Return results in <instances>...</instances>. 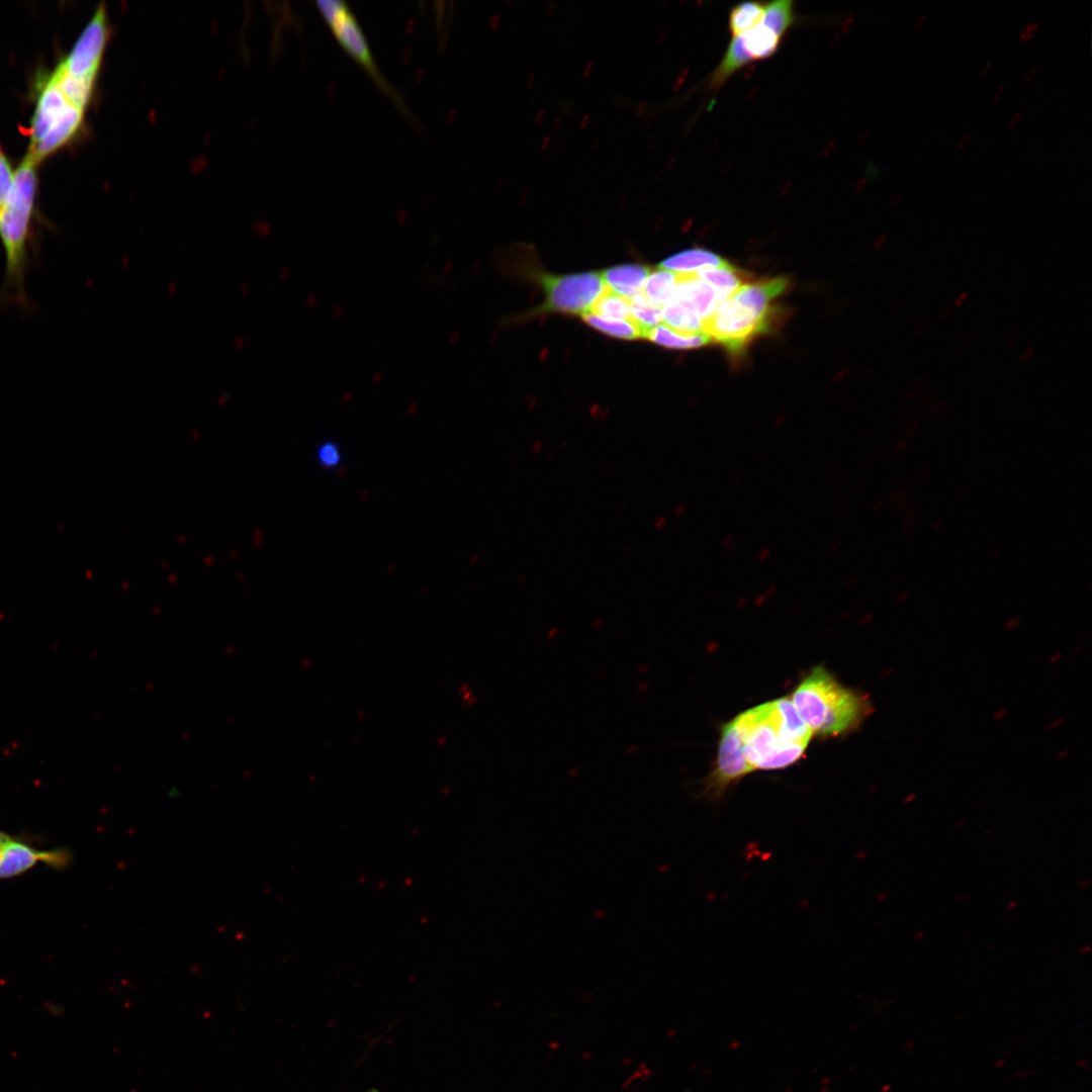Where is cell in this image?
<instances>
[{
	"mask_svg": "<svg viewBox=\"0 0 1092 1092\" xmlns=\"http://www.w3.org/2000/svg\"><path fill=\"white\" fill-rule=\"evenodd\" d=\"M27 154L19 164L8 199L0 211V242L4 253V276L0 301L22 309L30 306L26 277L36 251L32 233L36 165Z\"/></svg>",
	"mask_w": 1092,
	"mask_h": 1092,
	"instance_id": "6da1fadb",
	"label": "cell"
},
{
	"mask_svg": "<svg viewBox=\"0 0 1092 1092\" xmlns=\"http://www.w3.org/2000/svg\"><path fill=\"white\" fill-rule=\"evenodd\" d=\"M733 721L753 770L790 766L804 754L813 735L786 697L746 710Z\"/></svg>",
	"mask_w": 1092,
	"mask_h": 1092,
	"instance_id": "7a4b0ae2",
	"label": "cell"
},
{
	"mask_svg": "<svg viewBox=\"0 0 1092 1092\" xmlns=\"http://www.w3.org/2000/svg\"><path fill=\"white\" fill-rule=\"evenodd\" d=\"M784 276L764 278L746 283L703 323V333L738 354L756 337L768 332L776 316L774 300L788 287Z\"/></svg>",
	"mask_w": 1092,
	"mask_h": 1092,
	"instance_id": "3957f363",
	"label": "cell"
},
{
	"mask_svg": "<svg viewBox=\"0 0 1092 1092\" xmlns=\"http://www.w3.org/2000/svg\"><path fill=\"white\" fill-rule=\"evenodd\" d=\"M791 701L812 733L821 736L854 730L873 711L868 697L842 686L823 666L811 670Z\"/></svg>",
	"mask_w": 1092,
	"mask_h": 1092,
	"instance_id": "277c9868",
	"label": "cell"
},
{
	"mask_svg": "<svg viewBox=\"0 0 1092 1092\" xmlns=\"http://www.w3.org/2000/svg\"><path fill=\"white\" fill-rule=\"evenodd\" d=\"M316 6L342 49L397 109L410 116L403 98L379 69L368 39L349 4L343 0H320Z\"/></svg>",
	"mask_w": 1092,
	"mask_h": 1092,
	"instance_id": "5b68a950",
	"label": "cell"
},
{
	"mask_svg": "<svg viewBox=\"0 0 1092 1092\" xmlns=\"http://www.w3.org/2000/svg\"><path fill=\"white\" fill-rule=\"evenodd\" d=\"M539 283L545 300L540 311L584 314L606 289L601 273L597 271L564 275L543 274Z\"/></svg>",
	"mask_w": 1092,
	"mask_h": 1092,
	"instance_id": "8992f818",
	"label": "cell"
},
{
	"mask_svg": "<svg viewBox=\"0 0 1092 1092\" xmlns=\"http://www.w3.org/2000/svg\"><path fill=\"white\" fill-rule=\"evenodd\" d=\"M785 34V31L763 15L757 25L732 38L725 55L711 75L710 87L717 90L746 65L774 56Z\"/></svg>",
	"mask_w": 1092,
	"mask_h": 1092,
	"instance_id": "52a82bcc",
	"label": "cell"
},
{
	"mask_svg": "<svg viewBox=\"0 0 1092 1092\" xmlns=\"http://www.w3.org/2000/svg\"><path fill=\"white\" fill-rule=\"evenodd\" d=\"M105 7L101 5L82 31L67 58L61 63L64 70L78 78L95 80L107 40Z\"/></svg>",
	"mask_w": 1092,
	"mask_h": 1092,
	"instance_id": "ba28073f",
	"label": "cell"
},
{
	"mask_svg": "<svg viewBox=\"0 0 1092 1092\" xmlns=\"http://www.w3.org/2000/svg\"><path fill=\"white\" fill-rule=\"evenodd\" d=\"M753 771L743 754L741 740L733 720L721 730L716 767L709 778L707 794L719 798L725 790L742 777Z\"/></svg>",
	"mask_w": 1092,
	"mask_h": 1092,
	"instance_id": "9c48e42d",
	"label": "cell"
},
{
	"mask_svg": "<svg viewBox=\"0 0 1092 1092\" xmlns=\"http://www.w3.org/2000/svg\"><path fill=\"white\" fill-rule=\"evenodd\" d=\"M69 859L65 849L38 850L7 837L0 842V880L19 876L40 861L59 868L66 866Z\"/></svg>",
	"mask_w": 1092,
	"mask_h": 1092,
	"instance_id": "30bf717a",
	"label": "cell"
},
{
	"mask_svg": "<svg viewBox=\"0 0 1092 1092\" xmlns=\"http://www.w3.org/2000/svg\"><path fill=\"white\" fill-rule=\"evenodd\" d=\"M724 300L715 287L694 273H678V280L668 301L682 305L705 321Z\"/></svg>",
	"mask_w": 1092,
	"mask_h": 1092,
	"instance_id": "8fae6325",
	"label": "cell"
},
{
	"mask_svg": "<svg viewBox=\"0 0 1092 1092\" xmlns=\"http://www.w3.org/2000/svg\"><path fill=\"white\" fill-rule=\"evenodd\" d=\"M72 105L51 77L43 87L30 127V147L35 146Z\"/></svg>",
	"mask_w": 1092,
	"mask_h": 1092,
	"instance_id": "7c38bea8",
	"label": "cell"
},
{
	"mask_svg": "<svg viewBox=\"0 0 1092 1092\" xmlns=\"http://www.w3.org/2000/svg\"><path fill=\"white\" fill-rule=\"evenodd\" d=\"M83 118V110L70 105L62 117L50 128L44 136L33 147L29 154L37 163L67 143L78 130Z\"/></svg>",
	"mask_w": 1092,
	"mask_h": 1092,
	"instance_id": "4fadbf2b",
	"label": "cell"
},
{
	"mask_svg": "<svg viewBox=\"0 0 1092 1092\" xmlns=\"http://www.w3.org/2000/svg\"><path fill=\"white\" fill-rule=\"evenodd\" d=\"M651 268L642 264H622L601 272L606 287L613 292L631 299L642 291L643 284Z\"/></svg>",
	"mask_w": 1092,
	"mask_h": 1092,
	"instance_id": "5bb4252c",
	"label": "cell"
},
{
	"mask_svg": "<svg viewBox=\"0 0 1092 1092\" xmlns=\"http://www.w3.org/2000/svg\"><path fill=\"white\" fill-rule=\"evenodd\" d=\"M719 255L704 249H691L662 260L658 268L677 273H695L706 268L720 267L728 264Z\"/></svg>",
	"mask_w": 1092,
	"mask_h": 1092,
	"instance_id": "9a60e30c",
	"label": "cell"
},
{
	"mask_svg": "<svg viewBox=\"0 0 1092 1092\" xmlns=\"http://www.w3.org/2000/svg\"><path fill=\"white\" fill-rule=\"evenodd\" d=\"M694 274L715 287L725 299L748 283L747 281L750 278L749 274L732 266L730 263L720 267L702 269Z\"/></svg>",
	"mask_w": 1092,
	"mask_h": 1092,
	"instance_id": "2e32d148",
	"label": "cell"
},
{
	"mask_svg": "<svg viewBox=\"0 0 1092 1092\" xmlns=\"http://www.w3.org/2000/svg\"><path fill=\"white\" fill-rule=\"evenodd\" d=\"M644 339L670 349H695L712 343L705 333L684 334L660 324L644 334Z\"/></svg>",
	"mask_w": 1092,
	"mask_h": 1092,
	"instance_id": "e0dca14e",
	"label": "cell"
},
{
	"mask_svg": "<svg viewBox=\"0 0 1092 1092\" xmlns=\"http://www.w3.org/2000/svg\"><path fill=\"white\" fill-rule=\"evenodd\" d=\"M67 100L84 111L89 102L95 80L78 78L68 74L60 64L51 76Z\"/></svg>",
	"mask_w": 1092,
	"mask_h": 1092,
	"instance_id": "ac0fdd59",
	"label": "cell"
},
{
	"mask_svg": "<svg viewBox=\"0 0 1092 1092\" xmlns=\"http://www.w3.org/2000/svg\"><path fill=\"white\" fill-rule=\"evenodd\" d=\"M677 280V272L658 268L646 278L642 293L650 303L662 307L669 300Z\"/></svg>",
	"mask_w": 1092,
	"mask_h": 1092,
	"instance_id": "d6986e66",
	"label": "cell"
},
{
	"mask_svg": "<svg viewBox=\"0 0 1092 1092\" xmlns=\"http://www.w3.org/2000/svg\"><path fill=\"white\" fill-rule=\"evenodd\" d=\"M766 3L759 1L742 2L734 6L728 19V29L733 35L739 36L757 25L765 11Z\"/></svg>",
	"mask_w": 1092,
	"mask_h": 1092,
	"instance_id": "ffe728a7",
	"label": "cell"
},
{
	"mask_svg": "<svg viewBox=\"0 0 1092 1092\" xmlns=\"http://www.w3.org/2000/svg\"><path fill=\"white\" fill-rule=\"evenodd\" d=\"M581 318L592 328L614 338L635 340L643 338V331L633 320H612L603 317L592 312L581 315Z\"/></svg>",
	"mask_w": 1092,
	"mask_h": 1092,
	"instance_id": "44dd1931",
	"label": "cell"
},
{
	"mask_svg": "<svg viewBox=\"0 0 1092 1092\" xmlns=\"http://www.w3.org/2000/svg\"><path fill=\"white\" fill-rule=\"evenodd\" d=\"M662 322L668 328L684 334L703 332L704 321L682 305L668 301L661 307Z\"/></svg>",
	"mask_w": 1092,
	"mask_h": 1092,
	"instance_id": "7402d4cb",
	"label": "cell"
},
{
	"mask_svg": "<svg viewBox=\"0 0 1092 1092\" xmlns=\"http://www.w3.org/2000/svg\"><path fill=\"white\" fill-rule=\"evenodd\" d=\"M588 312L612 320H630L631 304L629 299L606 287Z\"/></svg>",
	"mask_w": 1092,
	"mask_h": 1092,
	"instance_id": "603a6c76",
	"label": "cell"
},
{
	"mask_svg": "<svg viewBox=\"0 0 1092 1092\" xmlns=\"http://www.w3.org/2000/svg\"><path fill=\"white\" fill-rule=\"evenodd\" d=\"M630 304L631 320L643 331V337L662 322L661 307L650 303L642 291L630 299Z\"/></svg>",
	"mask_w": 1092,
	"mask_h": 1092,
	"instance_id": "cb8c5ba5",
	"label": "cell"
},
{
	"mask_svg": "<svg viewBox=\"0 0 1092 1092\" xmlns=\"http://www.w3.org/2000/svg\"><path fill=\"white\" fill-rule=\"evenodd\" d=\"M14 174L10 164L0 150V211L3 209L13 184Z\"/></svg>",
	"mask_w": 1092,
	"mask_h": 1092,
	"instance_id": "d4e9b609",
	"label": "cell"
},
{
	"mask_svg": "<svg viewBox=\"0 0 1092 1092\" xmlns=\"http://www.w3.org/2000/svg\"><path fill=\"white\" fill-rule=\"evenodd\" d=\"M1038 27H1039V22L1032 21V22L1027 23L1025 26H1023L1020 29V31L1018 33V39L1021 40V41L1029 40L1030 38L1033 37V35L1037 31Z\"/></svg>",
	"mask_w": 1092,
	"mask_h": 1092,
	"instance_id": "484cf974",
	"label": "cell"
},
{
	"mask_svg": "<svg viewBox=\"0 0 1092 1092\" xmlns=\"http://www.w3.org/2000/svg\"><path fill=\"white\" fill-rule=\"evenodd\" d=\"M1022 114H1023L1022 109L1017 110L1015 113H1013L1011 115V117L1007 121V126L1008 127H1014L1019 122V120L1021 119Z\"/></svg>",
	"mask_w": 1092,
	"mask_h": 1092,
	"instance_id": "4316f807",
	"label": "cell"
},
{
	"mask_svg": "<svg viewBox=\"0 0 1092 1092\" xmlns=\"http://www.w3.org/2000/svg\"><path fill=\"white\" fill-rule=\"evenodd\" d=\"M1037 71H1038L1037 65H1034V66L1030 67L1026 71V73L1024 74L1023 81L1024 82H1030L1034 78V76L1036 75Z\"/></svg>",
	"mask_w": 1092,
	"mask_h": 1092,
	"instance_id": "83f0119b",
	"label": "cell"
},
{
	"mask_svg": "<svg viewBox=\"0 0 1092 1092\" xmlns=\"http://www.w3.org/2000/svg\"><path fill=\"white\" fill-rule=\"evenodd\" d=\"M971 136H972V134L970 132H966L965 134H963L961 136V139L959 140V142H958L957 148L959 150L964 149L968 145V143L971 141Z\"/></svg>",
	"mask_w": 1092,
	"mask_h": 1092,
	"instance_id": "f1b7e54d",
	"label": "cell"
},
{
	"mask_svg": "<svg viewBox=\"0 0 1092 1092\" xmlns=\"http://www.w3.org/2000/svg\"><path fill=\"white\" fill-rule=\"evenodd\" d=\"M926 18H927V14H926V13H922V14H920V15H919V16H918V17L916 18V20L914 21V24H913V29H914V30H918L919 28H921V26H922V25L924 24V22H925Z\"/></svg>",
	"mask_w": 1092,
	"mask_h": 1092,
	"instance_id": "f546056e",
	"label": "cell"
},
{
	"mask_svg": "<svg viewBox=\"0 0 1092 1092\" xmlns=\"http://www.w3.org/2000/svg\"><path fill=\"white\" fill-rule=\"evenodd\" d=\"M1005 88H1006V84H1005V83H1002V84H1000V85H999V86H998V87H997V88H996V89H995V90L993 91V93H992V99H993V100H997L998 98H1000V97H1001V95H1002V94L1004 93V91H1005Z\"/></svg>",
	"mask_w": 1092,
	"mask_h": 1092,
	"instance_id": "4dcf8cb0",
	"label": "cell"
},
{
	"mask_svg": "<svg viewBox=\"0 0 1092 1092\" xmlns=\"http://www.w3.org/2000/svg\"><path fill=\"white\" fill-rule=\"evenodd\" d=\"M944 523L945 522L942 519L936 520L932 525V528H931L932 532H939L943 528Z\"/></svg>",
	"mask_w": 1092,
	"mask_h": 1092,
	"instance_id": "1f68e13d",
	"label": "cell"
},
{
	"mask_svg": "<svg viewBox=\"0 0 1092 1092\" xmlns=\"http://www.w3.org/2000/svg\"><path fill=\"white\" fill-rule=\"evenodd\" d=\"M327 456H329V457H328V458L326 459V461H327V462H333V461H334V460L336 459V457H335V453H334V452H333V450H331V449H329V450H325V451H324V459H325V458H326Z\"/></svg>",
	"mask_w": 1092,
	"mask_h": 1092,
	"instance_id": "d6a6232c",
	"label": "cell"
},
{
	"mask_svg": "<svg viewBox=\"0 0 1092 1092\" xmlns=\"http://www.w3.org/2000/svg\"><path fill=\"white\" fill-rule=\"evenodd\" d=\"M991 65H992V61H991V60H989L988 62H986V63H985V64L983 65V67H982V68L980 69V75H981V76L985 75V74H986V73L988 72V70H989V69L991 68Z\"/></svg>",
	"mask_w": 1092,
	"mask_h": 1092,
	"instance_id": "836d02e7",
	"label": "cell"
},
{
	"mask_svg": "<svg viewBox=\"0 0 1092 1092\" xmlns=\"http://www.w3.org/2000/svg\"><path fill=\"white\" fill-rule=\"evenodd\" d=\"M1000 553H1001V549H1000V548H994V549H992V550L990 551V553H989V559H994V557H997V556H998V555H999Z\"/></svg>",
	"mask_w": 1092,
	"mask_h": 1092,
	"instance_id": "e575fe53",
	"label": "cell"
},
{
	"mask_svg": "<svg viewBox=\"0 0 1092 1092\" xmlns=\"http://www.w3.org/2000/svg\"><path fill=\"white\" fill-rule=\"evenodd\" d=\"M7 837H9V836H7V835H6V834H5L4 832H2V831L0 830V842H2L3 840H5V839H6Z\"/></svg>",
	"mask_w": 1092,
	"mask_h": 1092,
	"instance_id": "d590c367",
	"label": "cell"
},
{
	"mask_svg": "<svg viewBox=\"0 0 1092 1092\" xmlns=\"http://www.w3.org/2000/svg\"><path fill=\"white\" fill-rule=\"evenodd\" d=\"M914 517H915V515L912 514L910 518H914ZM909 521H911V519H906V523H908Z\"/></svg>",
	"mask_w": 1092,
	"mask_h": 1092,
	"instance_id": "8d00e7d4",
	"label": "cell"
}]
</instances>
